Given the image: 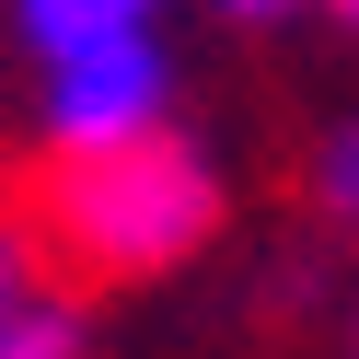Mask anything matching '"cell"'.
<instances>
[{"mask_svg":"<svg viewBox=\"0 0 359 359\" xmlns=\"http://www.w3.org/2000/svg\"><path fill=\"white\" fill-rule=\"evenodd\" d=\"M220 220V174L197 163L186 140H128L93 151V163L47 174V232L70 266H104V278H151V266L197 255Z\"/></svg>","mask_w":359,"mask_h":359,"instance_id":"cell-1","label":"cell"},{"mask_svg":"<svg viewBox=\"0 0 359 359\" xmlns=\"http://www.w3.org/2000/svg\"><path fill=\"white\" fill-rule=\"evenodd\" d=\"M163 93H174V70H163V24H140V35H116V47L47 70V140H58V163H93V151L163 140Z\"/></svg>","mask_w":359,"mask_h":359,"instance_id":"cell-2","label":"cell"},{"mask_svg":"<svg viewBox=\"0 0 359 359\" xmlns=\"http://www.w3.org/2000/svg\"><path fill=\"white\" fill-rule=\"evenodd\" d=\"M151 12L140 0H24L12 12V35H24L47 70H70V58H93V47H116V35H140Z\"/></svg>","mask_w":359,"mask_h":359,"instance_id":"cell-3","label":"cell"},{"mask_svg":"<svg viewBox=\"0 0 359 359\" xmlns=\"http://www.w3.org/2000/svg\"><path fill=\"white\" fill-rule=\"evenodd\" d=\"M0 359H81V313H70V302L12 313V325H0Z\"/></svg>","mask_w":359,"mask_h":359,"instance_id":"cell-4","label":"cell"},{"mask_svg":"<svg viewBox=\"0 0 359 359\" xmlns=\"http://www.w3.org/2000/svg\"><path fill=\"white\" fill-rule=\"evenodd\" d=\"M313 186H325V209H336V220H359V116H348V128L325 140V163H313Z\"/></svg>","mask_w":359,"mask_h":359,"instance_id":"cell-5","label":"cell"},{"mask_svg":"<svg viewBox=\"0 0 359 359\" xmlns=\"http://www.w3.org/2000/svg\"><path fill=\"white\" fill-rule=\"evenodd\" d=\"M12 313H35V255H24V232H0V325Z\"/></svg>","mask_w":359,"mask_h":359,"instance_id":"cell-6","label":"cell"},{"mask_svg":"<svg viewBox=\"0 0 359 359\" xmlns=\"http://www.w3.org/2000/svg\"><path fill=\"white\" fill-rule=\"evenodd\" d=\"M348 35H359V0H348Z\"/></svg>","mask_w":359,"mask_h":359,"instance_id":"cell-7","label":"cell"}]
</instances>
